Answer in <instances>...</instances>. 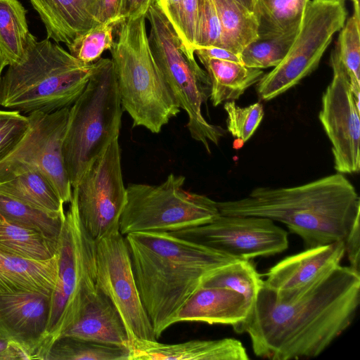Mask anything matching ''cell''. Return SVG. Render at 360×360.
Segmentation results:
<instances>
[{
  "mask_svg": "<svg viewBox=\"0 0 360 360\" xmlns=\"http://www.w3.org/2000/svg\"><path fill=\"white\" fill-rule=\"evenodd\" d=\"M359 302L360 273L340 264L290 300L263 285L246 319L233 328L248 334L258 357H316L350 326Z\"/></svg>",
  "mask_w": 360,
  "mask_h": 360,
  "instance_id": "obj_1",
  "label": "cell"
},
{
  "mask_svg": "<svg viewBox=\"0 0 360 360\" xmlns=\"http://www.w3.org/2000/svg\"><path fill=\"white\" fill-rule=\"evenodd\" d=\"M143 307L157 340L189 297L218 267L238 259L168 232L125 236Z\"/></svg>",
  "mask_w": 360,
  "mask_h": 360,
  "instance_id": "obj_2",
  "label": "cell"
},
{
  "mask_svg": "<svg viewBox=\"0 0 360 360\" xmlns=\"http://www.w3.org/2000/svg\"><path fill=\"white\" fill-rule=\"evenodd\" d=\"M220 214L265 217L298 235L305 249L344 240L360 214V198L337 172L292 187H257L237 200L217 202Z\"/></svg>",
  "mask_w": 360,
  "mask_h": 360,
  "instance_id": "obj_3",
  "label": "cell"
},
{
  "mask_svg": "<svg viewBox=\"0 0 360 360\" xmlns=\"http://www.w3.org/2000/svg\"><path fill=\"white\" fill-rule=\"evenodd\" d=\"M0 77V106L25 114L70 108L82 93L94 63L86 64L49 39L34 41L25 58Z\"/></svg>",
  "mask_w": 360,
  "mask_h": 360,
  "instance_id": "obj_4",
  "label": "cell"
},
{
  "mask_svg": "<svg viewBox=\"0 0 360 360\" xmlns=\"http://www.w3.org/2000/svg\"><path fill=\"white\" fill-rule=\"evenodd\" d=\"M146 20L142 15L123 20L110 51L123 110L133 127L158 134L181 108L153 58Z\"/></svg>",
  "mask_w": 360,
  "mask_h": 360,
  "instance_id": "obj_5",
  "label": "cell"
},
{
  "mask_svg": "<svg viewBox=\"0 0 360 360\" xmlns=\"http://www.w3.org/2000/svg\"><path fill=\"white\" fill-rule=\"evenodd\" d=\"M122 112L112 60L100 58L82 93L70 107L62 153L72 188L119 137Z\"/></svg>",
  "mask_w": 360,
  "mask_h": 360,
  "instance_id": "obj_6",
  "label": "cell"
},
{
  "mask_svg": "<svg viewBox=\"0 0 360 360\" xmlns=\"http://www.w3.org/2000/svg\"><path fill=\"white\" fill-rule=\"evenodd\" d=\"M150 23L148 41L153 58L180 108L188 115L191 137L210 153V143L217 145L224 136L220 126L208 122L202 105L210 98L211 84L206 71L191 57L158 0L146 14Z\"/></svg>",
  "mask_w": 360,
  "mask_h": 360,
  "instance_id": "obj_7",
  "label": "cell"
},
{
  "mask_svg": "<svg viewBox=\"0 0 360 360\" xmlns=\"http://www.w3.org/2000/svg\"><path fill=\"white\" fill-rule=\"evenodd\" d=\"M186 178L169 174L158 185L130 184L120 219L122 236L136 232H174L214 221L217 201L184 188Z\"/></svg>",
  "mask_w": 360,
  "mask_h": 360,
  "instance_id": "obj_8",
  "label": "cell"
},
{
  "mask_svg": "<svg viewBox=\"0 0 360 360\" xmlns=\"http://www.w3.org/2000/svg\"><path fill=\"white\" fill-rule=\"evenodd\" d=\"M96 245L79 220L72 197L57 250V275L51 294L45 356L52 342L75 321L87 297L97 289Z\"/></svg>",
  "mask_w": 360,
  "mask_h": 360,
  "instance_id": "obj_9",
  "label": "cell"
},
{
  "mask_svg": "<svg viewBox=\"0 0 360 360\" xmlns=\"http://www.w3.org/2000/svg\"><path fill=\"white\" fill-rule=\"evenodd\" d=\"M347 16L346 0H309L299 31L283 60L258 81L259 97L269 101L297 84L319 65Z\"/></svg>",
  "mask_w": 360,
  "mask_h": 360,
  "instance_id": "obj_10",
  "label": "cell"
},
{
  "mask_svg": "<svg viewBox=\"0 0 360 360\" xmlns=\"http://www.w3.org/2000/svg\"><path fill=\"white\" fill-rule=\"evenodd\" d=\"M118 138L111 141L72 187L79 220L96 242L120 231L127 201Z\"/></svg>",
  "mask_w": 360,
  "mask_h": 360,
  "instance_id": "obj_11",
  "label": "cell"
},
{
  "mask_svg": "<svg viewBox=\"0 0 360 360\" xmlns=\"http://www.w3.org/2000/svg\"><path fill=\"white\" fill-rule=\"evenodd\" d=\"M70 108L51 112H32L25 135L0 161V183L37 169L52 184L63 203L70 202L72 188L65 168L62 147Z\"/></svg>",
  "mask_w": 360,
  "mask_h": 360,
  "instance_id": "obj_12",
  "label": "cell"
},
{
  "mask_svg": "<svg viewBox=\"0 0 360 360\" xmlns=\"http://www.w3.org/2000/svg\"><path fill=\"white\" fill-rule=\"evenodd\" d=\"M96 288L112 302L129 340H158L143 307L125 238L117 232L96 242Z\"/></svg>",
  "mask_w": 360,
  "mask_h": 360,
  "instance_id": "obj_13",
  "label": "cell"
},
{
  "mask_svg": "<svg viewBox=\"0 0 360 360\" xmlns=\"http://www.w3.org/2000/svg\"><path fill=\"white\" fill-rule=\"evenodd\" d=\"M238 259L270 256L288 248V233L271 219L220 214L214 221L169 232Z\"/></svg>",
  "mask_w": 360,
  "mask_h": 360,
  "instance_id": "obj_14",
  "label": "cell"
},
{
  "mask_svg": "<svg viewBox=\"0 0 360 360\" xmlns=\"http://www.w3.org/2000/svg\"><path fill=\"white\" fill-rule=\"evenodd\" d=\"M333 77L323 93L319 120L331 144L334 168L341 174L360 170V106L335 49L330 55Z\"/></svg>",
  "mask_w": 360,
  "mask_h": 360,
  "instance_id": "obj_15",
  "label": "cell"
},
{
  "mask_svg": "<svg viewBox=\"0 0 360 360\" xmlns=\"http://www.w3.org/2000/svg\"><path fill=\"white\" fill-rule=\"evenodd\" d=\"M50 307L47 294L0 293V338L21 346L31 360H44Z\"/></svg>",
  "mask_w": 360,
  "mask_h": 360,
  "instance_id": "obj_16",
  "label": "cell"
},
{
  "mask_svg": "<svg viewBox=\"0 0 360 360\" xmlns=\"http://www.w3.org/2000/svg\"><path fill=\"white\" fill-rule=\"evenodd\" d=\"M345 255L344 240L305 249L285 257L265 274L264 285L281 300H290L340 264Z\"/></svg>",
  "mask_w": 360,
  "mask_h": 360,
  "instance_id": "obj_17",
  "label": "cell"
},
{
  "mask_svg": "<svg viewBox=\"0 0 360 360\" xmlns=\"http://www.w3.org/2000/svg\"><path fill=\"white\" fill-rule=\"evenodd\" d=\"M129 360H248L243 343L235 338L193 340L164 344L156 341L129 340Z\"/></svg>",
  "mask_w": 360,
  "mask_h": 360,
  "instance_id": "obj_18",
  "label": "cell"
},
{
  "mask_svg": "<svg viewBox=\"0 0 360 360\" xmlns=\"http://www.w3.org/2000/svg\"><path fill=\"white\" fill-rule=\"evenodd\" d=\"M62 335L126 347L129 341L117 309L98 289L87 297L75 321Z\"/></svg>",
  "mask_w": 360,
  "mask_h": 360,
  "instance_id": "obj_19",
  "label": "cell"
},
{
  "mask_svg": "<svg viewBox=\"0 0 360 360\" xmlns=\"http://www.w3.org/2000/svg\"><path fill=\"white\" fill-rule=\"evenodd\" d=\"M250 311L245 297L235 290L200 286L181 307L175 323L203 322L233 327L244 321Z\"/></svg>",
  "mask_w": 360,
  "mask_h": 360,
  "instance_id": "obj_20",
  "label": "cell"
},
{
  "mask_svg": "<svg viewBox=\"0 0 360 360\" xmlns=\"http://www.w3.org/2000/svg\"><path fill=\"white\" fill-rule=\"evenodd\" d=\"M99 0H30L44 23L47 39L67 46L98 25Z\"/></svg>",
  "mask_w": 360,
  "mask_h": 360,
  "instance_id": "obj_21",
  "label": "cell"
},
{
  "mask_svg": "<svg viewBox=\"0 0 360 360\" xmlns=\"http://www.w3.org/2000/svg\"><path fill=\"white\" fill-rule=\"evenodd\" d=\"M58 254L49 259H28L0 250V293L34 292L51 295Z\"/></svg>",
  "mask_w": 360,
  "mask_h": 360,
  "instance_id": "obj_22",
  "label": "cell"
},
{
  "mask_svg": "<svg viewBox=\"0 0 360 360\" xmlns=\"http://www.w3.org/2000/svg\"><path fill=\"white\" fill-rule=\"evenodd\" d=\"M209 76L210 99L214 106L235 101L263 76L262 69L241 63L214 58H199Z\"/></svg>",
  "mask_w": 360,
  "mask_h": 360,
  "instance_id": "obj_23",
  "label": "cell"
},
{
  "mask_svg": "<svg viewBox=\"0 0 360 360\" xmlns=\"http://www.w3.org/2000/svg\"><path fill=\"white\" fill-rule=\"evenodd\" d=\"M0 194L51 214H65L63 202L49 179L37 169L0 183Z\"/></svg>",
  "mask_w": 360,
  "mask_h": 360,
  "instance_id": "obj_24",
  "label": "cell"
},
{
  "mask_svg": "<svg viewBox=\"0 0 360 360\" xmlns=\"http://www.w3.org/2000/svg\"><path fill=\"white\" fill-rule=\"evenodd\" d=\"M26 13L18 0H0V54L7 65L20 63L37 41L29 31Z\"/></svg>",
  "mask_w": 360,
  "mask_h": 360,
  "instance_id": "obj_25",
  "label": "cell"
},
{
  "mask_svg": "<svg viewBox=\"0 0 360 360\" xmlns=\"http://www.w3.org/2000/svg\"><path fill=\"white\" fill-rule=\"evenodd\" d=\"M221 30V48L240 55L258 38V22L254 12L236 0H214Z\"/></svg>",
  "mask_w": 360,
  "mask_h": 360,
  "instance_id": "obj_26",
  "label": "cell"
},
{
  "mask_svg": "<svg viewBox=\"0 0 360 360\" xmlns=\"http://www.w3.org/2000/svg\"><path fill=\"white\" fill-rule=\"evenodd\" d=\"M41 233L10 221L0 213V250L37 260L49 259L57 253Z\"/></svg>",
  "mask_w": 360,
  "mask_h": 360,
  "instance_id": "obj_27",
  "label": "cell"
},
{
  "mask_svg": "<svg viewBox=\"0 0 360 360\" xmlns=\"http://www.w3.org/2000/svg\"><path fill=\"white\" fill-rule=\"evenodd\" d=\"M309 0H257L254 13L258 37L281 34L298 27Z\"/></svg>",
  "mask_w": 360,
  "mask_h": 360,
  "instance_id": "obj_28",
  "label": "cell"
},
{
  "mask_svg": "<svg viewBox=\"0 0 360 360\" xmlns=\"http://www.w3.org/2000/svg\"><path fill=\"white\" fill-rule=\"evenodd\" d=\"M264 285V280L255 266L248 259H236L222 265L202 281L200 286L223 287L243 295L250 307Z\"/></svg>",
  "mask_w": 360,
  "mask_h": 360,
  "instance_id": "obj_29",
  "label": "cell"
},
{
  "mask_svg": "<svg viewBox=\"0 0 360 360\" xmlns=\"http://www.w3.org/2000/svg\"><path fill=\"white\" fill-rule=\"evenodd\" d=\"M126 347L60 336L49 347L44 360H129Z\"/></svg>",
  "mask_w": 360,
  "mask_h": 360,
  "instance_id": "obj_30",
  "label": "cell"
},
{
  "mask_svg": "<svg viewBox=\"0 0 360 360\" xmlns=\"http://www.w3.org/2000/svg\"><path fill=\"white\" fill-rule=\"evenodd\" d=\"M0 213L7 219L35 230L58 248L64 215H55L0 194Z\"/></svg>",
  "mask_w": 360,
  "mask_h": 360,
  "instance_id": "obj_31",
  "label": "cell"
},
{
  "mask_svg": "<svg viewBox=\"0 0 360 360\" xmlns=\"http://www.w3.org/2000/svg\"><path fill=\"white\" fill-rule=\"evenodd\" d=\"M299 29L300 27L281 34L258 37L241 51L239 55L241 63L257 69L277 66L288 53Z\"/></svg>",
  "mask_w": 360,
  "mask_h": 360,
  "instance_id": "obj_32",
  "label": "cell"
},
{
  "mask_svg": "<svg viewBox=\"0 0 360 360\" xmlns=\"http://www.w3.org/2000/svg\"><path fill=\"white\" fill-rule=\"evenodd\" d=\"M340 30L334 49L348 76L354 96L360 103V16L353 13Z\"/></svg>",
  "mask_w": 360,
  "mask_h": 360,
  "instance_id": "obj_33",
  "label": "cell"
},
{
  "mask_svg": "<svg viewBox=\"0 0 360 360\" xmlns=\"http://www.w3.org/2000/svg\"><path fill=\"white\" fill-rule=\"evenodd\" d=\"M114 24H99L68 46L71 55L79 61L91 64L98 60L105 50L113 46Z\"/></svg>",
  "mask_w": 360,
  "mask_h": 360,
  "instance_id": "obj_34",
  "label": "cell"
},
{
  "mask_svg": "<svg viewBox=\"0 0 360 360\" xmlns=\"http://www.w3.org/2000/svg\"><path fill=\"white\" fill-rule=\"evenodd\" d=\"M227 130L242 145L253 135L264 117V108L257 102L246 107H240L235 101L225 102Z\"/></svg>",
  "mask_w": 360,
  "mask_h": 360,
  "instance_id": "obj_35",
  "label": "cell"
},
{
  "mask_svg": "<svg viewBox=\"0 0 360 360\" xmlns=\"http://www.w3.org/2000/svg\"><path fill=\"white\" fill-rule=\"evenodd\" d=\"M221 48V30L214 0H199L195 48Z\"/></svg>",
  "mask_w": 360,
  "mask_h": 360,
  "instance_id": "obj_36",
  "label": "cell"
},
{
  "mask_svg": "<svg viewBox=\"0 0 360 360\" xmlns=\"http://www.w3.org/2000/svg\"><path fill=\"white\" fill-rule=\"evenodd\" d=\"M29 126L28 115L14 110H0V161L17 146Z\"/></svg>",
  "mask_w": 360,
  "mask_h": 360,
  "instance_id": "obj_37",
  "label": "cell"
},
{
  "mask_svg": "<svg viewBox=\"0 0 360 360\" xmlns=\"http://www.w3.org/2000/svg\"><path fill=\"white\" fill-rule=\"evenodd\" d=\"M199 0H182L179 36L188 54L194 58L195 39Z\"/></svg>",
  "mask_w": 360,
  "mask_h": 360,
  "instance_id": "obj_38",
  "label": "cell"
},
{
  "mask_svg": "<svg viewBox=\"0 0 360 360\" xmlns=\"http://www.w3.org/2000/svg\"><path fill=\"white\" fill-rule=\"evenodd\" d=\"M123 4L124 0H99L95 16L97 23L119 25L123 21Z\"/></svg>",
  "mask_w": 360,
  "mask_h": 360,
  "instance_id": "obj_39",
  "label": "cell"
},
{
  "mask_svg": "<svg viewBox=\"0 0 360 360\" xmlns=\"http://www.w3.org/2000/svg\"><path fill=\"white\" fill-rule=\"evenodd\" d=\"M359 217L357 218L349 229L344 239L345 255L349 262V266L358 273L360 260V231Z\"/></svg>",
  "mask_w": 360,
  "mask_h": 360,
  "instance_id": "obj_40",
  "label": "cell"
},
{
  "mask_svg": "<svg viewBox=\"0 0 360 360\" xmlns=\"http://www.w3.org/2000/svg\"><path fill=\"white\" fill-rule=\"evenodd\" d=\"M155 0H124L122 20L146 16L147 12Z\"/></svg>",
  "mask_w": 360,
  "mask_h": 360,
  "instance_id": "obj_41",
  "label": "cell"
},
{
  "mask_svg": "<svg viewBox=\"0 0 360 360\" xmlns=\"http://www.w3.org/2000/svg\"><path fill=\"white\" fill-rule=\"evenodd\" d=\"M194 54L198 56V59L214 58L241 63L239 55L220 47L207 46L195 48L194 49Z\"/></svg>",
  "mask_w": 360,
  "mask_h": 360,
  "instance_id": "obj_42",
  "label": "cell"
},
{
  "mask_svg": "<svg viewBox=\"0 0 360 360\" xmlns=\"http://www.w3.org/2000/svg\"><path fill=\"white\" fill-rule=\"evenodd\" d=\"M236 1H238V3H240V4L243 5L244 6H245L248 9H249L252 12H254L255 6H256V4H257V0H236Z\"/></svg>",
  "mask_w": 360,
  "mask_h": 360,
  "instance_id": "obj_43",
  "label": "cell"
},
{
  "mask_svg": "<svg viewBox=\"0 0 360 360\" xmlns=\"http://www.w3.org/2000/svg\"><path fill=\"white\" fill-rule=\"evenodd\" d=\"M9 344V340L0 338V360H1L2 356L8 347Z\"/></svg>",
  "mask_w": 360,
  "mask_h": 360,
  "instance_id": "obj_44",
  "label": "cell"
},
{
  "mask_svg": "<svg viewBox=\"0 0 360 360\" xmlns=\"http://www.w3.org/2000/svg\"><path fill=\"white\" fill-rule=\"evenodd\" d=\"M353 3L354 6V12L353 13L360 16V5H359V0H351Z\"/></svg>",
  "mask_w": 360,
  "mask_h": 360,
  "instance_id": "obj_45",
  "label": "cell"
},
{
  "mask_svg": "<svg viewBox=\"0 0 360 360\" xmlns=\"http://www.w3.org/2000/svg\"><path fill=\"white\" fill-rule=\"evenodd\" d=\"M7 65L6 62L5 61L4 58L2 57V56L0 54V77L2 74V71L4 68Z\"/></svg>",
  "mask_w": 360,
  "mask_h": 360,
  "instance_id": "obj_46",
  "label": "cell"
}]
</instances>
